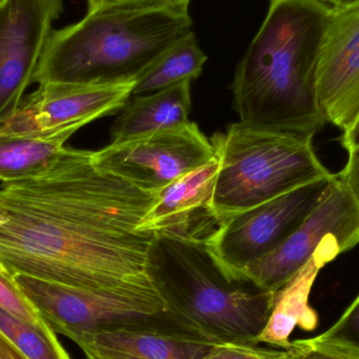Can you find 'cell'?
Listing matches in <instances>:
<instances>
[{
  "label": "cell",
  "mask_w": 359,
  "mask_h": 359,
  "mask_svg": "<svg viewBox=\"0 0 359 359\" xmlns=\"http://www.w3.org/2000/svg\"><path fill=\"white\" fill-rule=\"evenodd\" d=\"M65 147L43 174L0 188V263L11 274L97 294L160 299L147 273L155 234L138 230L156 192Z\"/></svg>",
  "instance_id": "obj_1"
},
{
  "label": "cell",
  "mask_w": 359,
  "mask_h": 359,
  "mask_svg": "<svg viewBox=\"0 0 359 359\" xmlns=\"http://www.w3.org/2000/svg\"><path fill=\"white\" fill-rule=\"evenodd\" d=\"M331 11L323 0H270L231 86L241 123L308 139L324 128L316 67Z\"/></svg>",
  "instance_id": "obj_2"
},
{
  "label": "cell",
  "mask_w": 359,
  "mask_h": 359,
  "mask_svg": "<svg viewBox=\"0 0 359 359\" xmlns=\"http://www.w3.org/2000/svg\"><path fill=\"white\" fill-rule=\"evenodd\" d=\"M188 6L120 4L90 11L79 22L53 29L34 82L137 81L191 33Z\"/></svg>",
  "instance_id": "obj_3"
},
{
  "label": "cell",
  "mask_w": 359,
  "mask_h": 359,
  "mask_svg": "<svg viewBox=\"0 0 359 359\" xmlns=\"http://www.w3.org/2000/svg\"><path fill=\"white\" fill-rule=\"evenodd\" d=\"M147 273L170 320L211 345L255 344L276 293L226 268L205 244L154 236Z\"/></svg>",
  "instance_id": "obj_4"
},
{
  "label": "cell",
  "mask_w": 359,
  "mask_h": 359,
  "mask_svg": "<svg viewBox=\"0 0 359 359\" xmlns=\"http://www.w3.org/2000/svg\"><path fill=\"white\" fill-rule=\"evenodd\" d=\"M219 162L212 205L219 221L332 176L312 139L230 124L210 139Z\"/></svg>",
  "instance_id": "obj_5"
},
{
  "label": "cell",
  "mask_w": 359,
  "mask_h": 359,
  "mask_svg": "<svg viewBox=\"0 0 359 359\" xmlns=\"http://www.w3.org/2000/svg\"><path fill=\"white\" fill-rule=\"evenodd\" d=\"M13 276L50 328L75 343L107 329L175 324L161 299L97 294L25 274Z\"/></svg>",
  "instance_id": "obj_6"
},
{
  "label": "cell",
  "mask_w": 359,
  "mask_h": 359,
  "mask_svg": "<svg viewBox=\"0 0 359 359\" xmlns=\"http://www.w3.org/2000/svg\"><path fill=\"white\" fill-rule=\"evenodd\" d=\"M335 177L316 180L228 217L207 248L226 268L241 273L276 250L303 224L326 196Z\"/></svg>",
  "instance_id": "obj_7"
},
{
  "label": "cell",
  "mask_w": 359,
  "mask_h": 359,
  "mask_svg": "<svg viewBox=\"0 0 359 359\" xmlns=\"http://www.w3.org/2000/svg\"><path fill=\"white\" fill-rule=\"evenodd\" d=\"M93 162L144 191L158 192L215 159L210 140L192 122L93 151Z\"/></svg>",
  "instance_id": "obj_8"
},
{
  "label": "cell",
  "mask_w": 359,
  "mask_h": 359,
  "mask_svg": "<svg viewBox=\"0 0 359 359\" xmlns=\"http://www.w3.org/2000/svg\"><path fill=\"white\" fill-rule=\"evenodd\" d=\"M330 243L344 245L348 250L359 244V206L339 175L303 224L276 250L241 273L263 290L276 293L301 271L316 250Z\"/></svg>",
  "instance_id": "obj_9"
},
{
  "label": "cell",
  "mask_w": 359,
  "mask_h": 359,
  "mask_svg": "<svg viewBox=\"0 0 359 359\" xmlns=\"http://www.w3.org/2000/svg\"><path fill=\"white\" fill-rule=\"evenodd\" d=\"M63 0H8L0 8V124L16 111L34 82Z\"/></svg>",
  "instance_id": "obj_10"
},
{
  "label": "cell",
  "mask_w": 359,
  "mask_h": 359,
  "mask_svg": "<svg viewBox=\"0 0 359 359\" xmlns=\"http://www.w3.org/2000/svg\"><path fill=\"white\" fill-rule=\"evenodd\" d=\"M136 80L107 84L46 82L23 97L1 134H44L72 124L90 123L128 104Z\"/></svg>",
  "instance_id": "obj_11"
},
{
  "label": "cell",
  "mask_w": 359,
  "mask_h": 359,
  "mask_svg": "<svg viewBox=\"0 0 359 359\" xmlns=\"http://www.w3.org/2000/svg\"><path fill=\"white\" fill-rule=\"evenodd\" d=\"M316 96L327 123L343 132L359 116V2L332 8L320 44Z\"/></svg>",
  "instance_id": "obj_12"
},
{
  "label": "cell",
  "mask_w": 359,
  "mask_h": 359,
  "mask_svg": "<svg viewBox=\"0 0 359 359\" xmlns=\"http://www.w3.org/2000/svg\"><path fill=\"white\" fill-rule=\"evenodd\" d=\"M217 170L215 158L156 192L138 230L206 245L222 225L212 205Z\"/></svg>",
  "instance_id": "obj_13"
},
{
  "label": "cell",
  "mask_w": 359,
  "mask_h": 359,
  "mask_svg": "<svg viewBox=\"0 0 359 359\" xmlns=\"http://www.w3.org/2000/svg\"><path fill=\"white\" fill-rule=\"evenodd\" d=\"M76 344L86 359H200L213 346L172 323L107 329Z\"/></svg>",
  "instance_id": "obj_14"
},
{
  "label": "cell",
  "mask_w": 359,
  "mask_h": 359,
  "mask_svg": "<svg viewBox=\"0 0 359 359\" xmlns=\"http://www.w3.org/2000/svg\"><path fill=\"white\" fill-rule=\"evenodd\" d=\"M347 248L339 243L324 245L312 255L301 271L274 297L271 316L257 344L265 343L287 350L291 333L297 327L312 331L318 324V314L309 305L310 292L320 270Z\"/></svg>",
  "instance_id": "obj_15"
},
{
  "label": "cell",
  "mask_w": 359,
  "mask_h": 359,
  "mask_svg": "<svg viewBox=\"0 0 359 359\" xmlns=\"http://www.w3.org/2000/svg\"><path fill=\"white\" fill-rule=\"evenodd\" d=\"M111 128V143L147 136L188 123L190 81L151 94L135 96Z\"/></svg>",
  "instance_id": "obj_16"
},
{
  "label": "cell",
  "mask_w": 359,
  "mask_h": 359,
  "mask_svg": "<svg viewBox=\"0 0 359 359\" xmlns=\"http://www.w3.org/2000/svg\"><path fill=\"white\" fill-rule=\"evenodd\" d=\"M84 126L80 122L44 134L0 133V181L14 183L43 174L60 157L72 135Z\"/></svg>",
  "instance_id": "obj_17"
},
{
  "label": "cell",
  "mask_w": 359,
  "mask_h": 359,
  "mask_svg": "<svg viewBox=\"0 0 359 359\" xmlns=\"http://www.w3.org/2000/svg\"><path fill=\"white\" fill-rule=\"evenodd\" d=\"M206 60V55L191 32L137 79L132 96L151 94L181 82H191L201 75Z\"/></svg>",
  "instance_id": "obj_18"
},
{
  "label": "cell",
  "mask_w": 359,
  "mask_h": 359,
  "mask_svg": "<svg viewBox=\"0 0 359 359\" xmlns=\"http://www.w3.org/2000/svg\"><path fill=\"white\" fill-rule=\"evenodd\" d=\"M0 332L27 359H71L56 335L43 334L2 309Z\"/></svg>",
  "instance_id": "obj_19"
},
{
  "label": "cell",
  "mask_w": 359,
  "mask_h": 359,
  "mask_svg": "<svg viewBox=\"0 0 359 359\" xmlns=\"http://www.w3.org/2000/svg\"><path fill=\"white\" fill-rule=\"evenodd\" d=\"M0 309L46 335L55 332L44 322L35 306L23 293L13 274L0 263Z\"/></svg>",
  "instance_id": "obj_20"
},
{
  "label": "cell",
  "mask_w": 359,
  "mask_h": 359,
  "mask_svg": "<svg viewBox=\"0 0 359 359\" xmlns=\"http://www.w3.org/2000/svg\"><path fill=\"white\" fill-rule=\"evenodd\" d=\"M286 359H359V345L325 332L314 339L291 341Z\"/></svg>",
  "instance_id": "obj_21"
},
{
  "label": "cell",
  "mask_w": 359,
  "mask_h": 359,
  "mask_svg": "<svg viewBox=\"0 0 359 359\" xmlns=\"http://www.w3.org/2000/svg\"><path fill=\"white\" fill-rule=\"evenodd\" d=\"M200 359H286V352L255 344H217Z\"/></svg>",
  "instance_id": "obj_22"
},
{
  "label": "cell",
  "mask_w": 359,
  "mask_h": 359,
  "mask_svg": "<svg viewBox=\"0 0 359 359\" xmlns=\"http://www.w3.org/2000/svg\"><path fill=\"white\" fill-rule=\"evenodd\" d=\"M327 333L345 337L359 345V295L346 310L339 322L329 329Z\"/></svg>",
  "instance_id": "obj_23"
},
{
  "label": "cell",
  "mask_w": 359,
  "mask_h": 359,
  "mask_svg": "<svg viewBox=\"0 0 359 359\" xmlns=\"http://www.w3.org/2000/svg\"><path fill=\"white\" fill-rule=\"evenodd\" d=\"M349 153L347 165L339 177L347 186L359 206V147L352 149Z\"/></svg>",
  "instance_id": "obj_24"
},
{
  "label": "cell",
  "mask_w": 359,
  "mask_h": 359,
  "mask_svg": "<svg viewBox=\"0 0 359 359\" xmlns=\"http://www.w3.org/2000/svg\"><path fill=\"white\" fill-rule=\"evenodd\" d=\"M88 12L102 6H120V4H151V6H168V4H189L190 0H88Z\"/></svg>",
  "instance_id": "obj_25"
},
{
  "label": "cell",
  "mask_w": 359,
  "mask_h": 359,
  "mask_svg": "<svg viewBox=\"0 0 359 359\" xmlns=\"http://www.w3.org/2000/svg\"><path fill=\"white\" fill-rule=\"evenodd\" d=\"M339 141H341L344 149H347L348 151L359 147V116L355 122L352 124L351 128L344 132Z\"/></svg>",
  "instance_id": "obj_26"
},
{
  "label": "cell",
  "mask_w": 359,
  "mask_h": 359,
  "mask_svg": "<svg viewBox=\"0 0 359 359\" xmlns=\"http://www.w3.org/2000/svg\"><path fill=\"white\" fill-rule=\"evenodd\" d=\"M0 359H27L0 332Z\"/></svg>",
  "instance_id": "obj_27"
},
{
  "label": "cell",
  "mask_w": 359,
  "mask_h": 359,
  "mask_svg": "<svg viewBox=\"0 0 359 359\" xmlns=\"http://www.w3.org/2000/svg\"><path fill=\"white\" fill-rule=\"evenodd\" d=\"M328 4L332 8H343V6H349L352 4H358L359 0H323Z\"/></svg>",
  "instance_id": "obj_28"
},
{
  "label": "cell",
  "mask_w": 359,
  "mask_h": 359,
  "mask_svg": "<svg viewBox=\"0 0 359 359\" xmlns=\"http://www.w3.org/2000/svg\"><path fill=\"white\" fill-rule=\"evenodd\" d=\"M6 1H8V0H0V8H1Z\"/></svg>",
  "instance_id": "obj_29"
}]
</instances>
